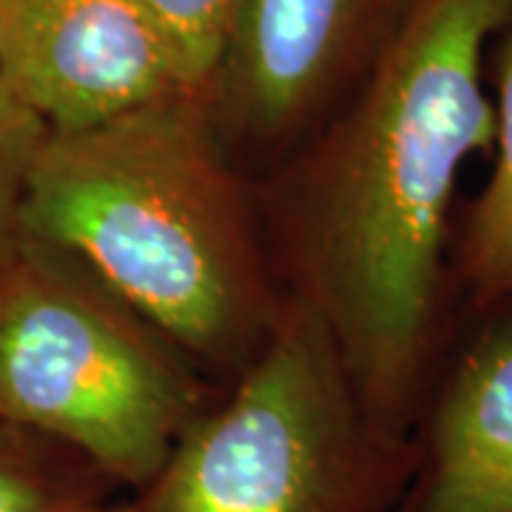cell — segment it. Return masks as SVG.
Here are the masks:
<instances>
[{
    "label": "cell",
    "mask_w": 512,
    "mask_h": 512,
    "mask_svg": "<svg viewBox=\"0 0 512 512\" xmlns=\"http://www.w3.org/2000/svg\"><path fill=\"white\" fill-rule=\"evenodd\" d=\"M512 0H410L362 80L265 174L276 274L330 330L384 436L413 441L458 319L450 251L467 163L490 157V46Z\"/></svg>",
    "instance_id": "1"
},
{
    "label": "cell",
    "mask_w": 512,
    "mask_h": 512,
    "mask_svg": "<svg viewBox=\"0 0 512 512\" xmlns=\"http://www.w3.org/2000/svg\"><path fill=\"white\" fill-rule=\"evenodd\" d=\"M20 237L77 259L205 376L228 382L285 302L256 180L202 94L49 131L26 180Z\"/></svg>",
    "instance_id": "2"
},
{
    "label": "cell",
    "mask_w": 512,
    "mask_h": 512,
    "mask_svg": "<svg viewBox=\"0 0 512 512\" xmlns=\"http://www.w3.org/2000/svg\"><path fill=\"white\" fill-rule=\"evenodd\" d=\"M416 441L384 436L302 299L188 424L134 501L143 512H396Z\"/></svg>",
    "instance_id": "3"
},
{
    "label": "cell",
    "mask_w": 512,
    "mask_h": 512,
    "mask_svg": "<svg viewBox=\"0 0 512 512\" xmlns=\"http://www.w3.org/2000/svg\"><path fill=\"white\" fill-rule=\"evenodd\" d=\"M220 390L77 259L20 237L0 271V424L140 493Z\"/></svg>",
    "instance_id": "4"
},
{
    "label": "cell",
    "mask_w": 512,
    "mask_h": 512,
    "mask_svg": "<svg viewBox=\"0 0 512 512\" xmlns=\"http://www.w3.org/2000/svg\"><path fill=\"white\" fill-rule=\"evenodd\" d=\"M410 0H239L211 111L242 171L265 177L362 80Z\"/></svg>",
    "instance_id": "5"
},
{
    "label": "cell",
    "mask_w": 512,
    "mask_h": 512,
    "mask_svg": "<svg viewBox=\"0 0 512 512\" xmlns=\"http://www.w3.org/2000/svg\"><path fill=\"white\" fill-rule=\"evenodd\" d=\"M0 77L49 131L185 92L134 0H0Z\"/></svg>",
    "instance_id": "6"
},
{
    "label": "cell",
    "mask_w": 512,
    "mask_h": 512,
    "mask_svg": "<svg viewBox=\"0 0 512 512\" xmlns=\"http://www.w3.org/2000/svg\"><path fill=\"white\" fill-rule=\"evenodd\" d=\"M396 512H512V311L464 322Z\"/></svg>",
    "instance_id": "7"
},
{
    "label": "cell",
    "mask_w": 512,
    "mask_h": 512,
    "mask_svg": "<svg viewBox=\"0 0 512 512\" xmlns=\"http://www.w3.org/2000/svg\"><path fill=\"white\" fill-rule=\"evenodd\" d=\"M490 177L456 220L450 276L461 325L512 311V9L495 37Z\"/></svg>",
    "instance_id": "8"
},
{
    "label": "cell",
    "mask_w": 512,
    "mask_h": 512,
    "mask_svg": "<svg viewBox=\"0 0 512 512\" xmlns=\"http://www.w3.org/2000/svg\"><path fill=\"white\" fill-rule=\"evenodd\" d=\"M117 493L74 450L0 424V512H72Z\"/></svg>",
    "instance_id": "9"
},
{
    "label": "cell",
    "mask_w": 512,
    "mask_h": 512,
    "mask_svg": "<svg viewBox=\"0 0 512 512\" xmlns=\"http://www.w3.org/2000/svg\"><path fill=\"white\" fill-rule=\"evenodd\" d=\"M174 60L185 92L211 97L239 0H134Z\"/></svg>",
    "instance_id": "10"
},
{
    "label": "cell",
    "mask_w": 512,
    "mask_h": 512,
    "mask_svg": "<svg viewBox=\"0 0 512 512\" xmlns=\"http://www.w3.org/2000/svg\"><path fill=\"white\" fill-rule=\"evenodd\" d=\"M49 128L0 77V268L20 242V202Z\"/></svg>",
    "instance_id": "11"
},
{
    "label": "cell",
    "mask_w": 512,
    "mask_h": 512,
    "mask_svg": "<svg viewBox=\"0 0 512 512\" xmlns=\"http://www.w3.org/2000/svg\"><path fill=\"white\" fill-rule=\"evenodd\" d=\"M72 512H143L140 504L134 498L128 501H114V498H106V501H94V504H86V507H77Z\"/></svg>",
    "instance_id": "12"
},
{
    "label": "cell",
    "mask_w": 512,
    "mask_h": 512,
    "mask_svg": "<svg viewBox=\"0 0 512 512\" xmlns=\"http://www.w3.org/2000/svg\"><path fill=\"white\" fill-rule=\"evenodd\" d=\"M0 271H3V268H0Z\"/></svg>",
    "instance_id": "13"
}]
</instances>
